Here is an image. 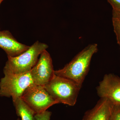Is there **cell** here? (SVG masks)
<instances>
[{
	"instance_id": "17",
	"label": "cell",
	"mask_w": 120,
	"mask_h": 120,
	"mask_svg": "<svg viewBox=\"0 0 120 120\" xmlns=\"http://www.w3.org/2000/svg\"><path fill=\"white\" fill-rule=\"evenodd\" d=\"M1 4V0H0V4Z\"/></svg>"
},
{
	"instance_id": "15",
	"label": "cell",
	"mask_w": 120,
	"mask_h": 120,
	"mask_svg": "<svg viewBox=\"0 0 120 120\" xmlns=\"http://www.w3.org/2000/svg\"><path fill=\"white\" fill-rule=\"evenodd\" d=\"M4 0H1V2H2V1H4Z\"/></svg>"
},
{
	"instance_id": "8",
	"label": "cell",
	"mask_w": 120,
	"mask_h": 120,
	"mask_svg": "<svg viewBox=\"0 0 120 120\" xmlns=\"http://www.w3.org/2000/svg\"><path fill=\"white\" fill-rule=\"evenodd\" d=\"M30 47L18 42L8 30L0 31V48L4 50L8 56H17Z\"/></svg>"
},
{
	"instance_id": "10",
	"label": "cell",
	"mask_w": 120,
	"mask_h": 120,
	"mask_svg": "<svg viewBox=\"0 0 120 120\" xmlns=\"http://www.w3.org/2000/svg\"><path fill=\"white\" fill-rule=\"evenodd\" d=\"M17 116L21 120H36L34 111L27 105L20 98L12 99Z\"/></svg>"
},
{
	"instance_id": "4",
	"label": "cell",
	"mask_w": 120,
	"mask_h": 120,
	"mask_svg": "<svg viewBox=\"0 0 120 120\" xmlns=\"http://www.w3.org/2000/svg\"><path fill=\"white\" fill-rule=\"evenodd\" d=\"M4 76L0 81V96L11 97L12 99L21 98L25 90L33 83L30 71L14 74L4 72Z\"/></svg>"
},
{
	"instance_id": "3",
	"label": "cell",
	"mask_w": 120,
	"mask_h": 120,
	"mask_svg": "<svg viewBox=\"0 0 120 120\" xmlns=\"http://www.w3.org/2000/svg\"><path fill=\"white\" fill-rule=\"evenodd\" d=\"M49 47L48 45L37 41L26 52L15 57L8 56L4 72L20 74L30 71L37 64L39 56Z\"/></svg>"
},
{
	"instance_id": "11",
	"label": "cell",
	"mask_w": 120,
	"mask_h": 120,
	"mask_svg": "<svg viewBox=\"0 0 120 120\" xmlns=\"http://www.w3.org/2000/svg\"><path fill=\"white\" fill-rule=\"evenodd\" d=\"M112 21L114 30L120 49V11L112 10Z\"/></svg>"
},
{
	"instance_id": "13",
	"label": "cell",
	"mask_w": 120,
	"mask_h": 120,
	"mask_svg": "<svg viewBox=\"0 0 120 120\" xmlns=\"http://www.w3.org/2000/svg\"><path fill=\"white\" fill-rule=\"evenodd\" d=\"M52 114V112L46 110L41 113L36 114L35 118L36 120H50Z\"/></svg>"
},
{
	"instance_id": "7",
	"label": "cell",
	"mask_w": 120,
	"mask_h": 120,
	"mask_svg": "<svg viewBox=\"0 0 120 120\" xmlns=\"http://www.w3.org/2000/svg\"><path fill=\"white\" fill-rule=\"evenodd\" d=\"M101 98L108 99L113 105L120 104V77L114 74H107L97 88Z\"/></svg>"
},
{
	"instance_id": "9",
	"label": "cell",
	"mask_w": 120,
	"mask_h": 120,
	"mask_svg": "<svg viewBox=\"0 0 120 120\" xmlns=\"http://www.w3.org/2000/svg\"><path fill=\"white\" fill-rule=\"evenodd\" d=\"M113 105L101 98L94 108L85 113L82 120H110Z\"/></svg>"
},
{
	"instance_id": "6",
	"label": "cell",
	"mask_w": 120,
	"mask_h": 120,
	"mask_svg": "<svg viewBox=\"0 0 120 120\" xmlns=\"http://www.w3.org/2000/svg\"><path fill=\"white\" fill-rule=\"evenodd\" d=\"M37 64L30 71L33 83L44 86L52 79L55 75L51 56L46 50L40 55Z\"/></svg>"
},
{
	"instance_id": "5",
	"label": "cell",
	"mask_w": 120,
	"mask_h": 120,
	"mask_svg": "<svg viewBox=\"0 0 120 120\" xmlns=\"http://www.w3.org/2000/svg\"><path fill=\"white\" fill-rule=\"evenodd\" d=\"M20 98L36 114L43 112L58 103L43 86L34 83L25 90Z\"/></svg>"
},
{
	"instance_id": "12",
	"label": "cell",
	"mask_w": 120,
	"mask_h": 120,
	"mask_svg": "<svg viewBox=\"0 0 120 120\" xmlns=\"http://www.w3.org/2000/svg\"><path fill=\"white\" fill-rule=\"evenodd\" d=\"M110 120H120V104L113 105Z\"/></svg>"
},
{
	"instance_id": "14",
	"label": "cell",
	"mask_w": 120,
	"mask_h": 120,
	"mask_svg": "<svg viewBox=\"0 0 120 120\" xmlns=\"http://www.w3.org/2000/svg\"><path fill=\"white\" fill-rule=\"evenodd\" d=\"M113 10L120 11V0H107Z\"/></svg>"
},
{
	"instance_id": "16",
	"label": "cell",
	"mask_w": 120,
	"mask_h": 120,
	"mask_svg": "<svg viewBox=\"0 0 120 120\" xmlns=\"http://www.w3.org/2000/svg\"><path fill=\"white\" fill-rule=\"evenodd\" d=\"M17 120H20V119L19 118H18V119H17Z\"/></svg>"
},
{
	"instance_id": "2",
	"label": "cell",
	"mask_w": 120,
	"mask_h": 120,
	"mask_svg": "<svg viewBox=\"0 0 120 120\" xmlns=\"http://www.w3.org/2000/svg\"><path fill=\"white\" fill-rule=\"evenodd\" d=\"M43 86L57 103L71 106L76 103L81 88L71 80L55 74L52 79Z\"/></svg>"
},
{
	"instance_id": "1",
	"label": "cell",
	"mask_w": 120,
	"mask_h": 120,
	"mask_svg": "<svg viewBox=\"0 0 120 120\" xmlns=\"http://www.w3.org/2000/svg\"><path fill=\"white\" fill-rule=\"evenodd\" d=\"M98 51V45H88L77 54L63 68L54 71L55 75L73 81L82 87L89 71L92 56Z\"/></svg>"
}]
</instances>
